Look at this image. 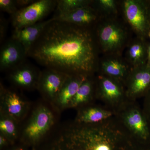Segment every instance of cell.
Segmentation results:
<instances>
[{
  "label": "cell",
  "instance_id": "obj_20",
  "mask_svg": "<svg viewBox=\"0 0 150 150\" xmlns=\"http://www.w3.org/2000/svg\"><path fill=\"white\" fill-rule=\"evenodd\" d=\"M92 6L101 17L117 16L120 12V3L116 0H94Z\"/></svg>",
  "mask_w": 150,
  "mask_h": 150
},
{
  "label": "cell",
  "instance_id": "obj_16",
  "mask_svg": "<svg viewBox=\"0 0 150 150\" xmlns=\"http://www.w3.org/2000/svg\"><path fill=\"white\" fill-rule=\"evenodd\" d=\"M51 19L28 25L21 29L14 30L11 38L17 40L28 53L31 46L40 36L44 27Z\"/></svg>",
  "mask_w": 150,
  "mask_h": 150
},
{
  "label": "cell",
  "instance_id": "obj_9",
  "mask_svg": "<svg viewBox=\"0 0 150 150\" xmlns=\"http://www.w3.org/2000/svg\"><path fill=\"white\" fill-rule=\"evenodd\" d=\"M131 68L122 55H103L100 59L98 73L124 84Z\"/></svg>",
  "mask_w": 150,
  "mask_h": 150
},
{
  "label": "cell",
  "instance_id": "obj_23",
  "mask_svg": "<svg viewBox=\"0 0 150 150\" xmlns=\"http://www.w3.org/2000/svg\"><path fill=\"white\" fill-rule=\"evenodd\" d=\"M0 9L12 16L16 13L19 9L17 6L16 0H1Z\"/></svg>",
  "mask_w": 150,
  "mask_h": 150
},
{
  "label": "cell",
  "instance_id": "obj_13",
  "mask_svg": "<svg viewBox=\"0 0 150 150\" xmlns=\"http://www.w3.org/2000/svg\"><path fill=\"white\" fill-rule=\"evenodd\" d=\"M53 18L79 26L95 27L101 17L91 4L67 13L57 14Z\"/></svg>",
  "mask_w": 150,
  "mask_h": 150
},
{
  "label": "cell",
  "instance_id": "obj_21",
  "mask_svg": "<svg viewBox=\"0 0 150 150\" xmlns=\"http://www.w3.org/2000/svg\"><path fill=\"white\" fill-rule=\"evenodd\" d=\"M93 0H57L58 14L70 12L78 8L91 6Z\"/></svg>",
  "mask_w": 150,
  "mask_h": 150
},
{
  "label": "cell",
  "instance_id": "obj_12",
  "mask_svg": "<svg viewBox=\"0 0 150 150\" xmlns=\"http://www.w3.org/2000/svg\"><path fill=\"white\" fill-rule=\"evenodd\" d=\"M10 71L9 79L22 88H37L41 71L32 65L23 62Z\"/></svg>",
  "mask_w": 150,
  "mask_h": 150
},
{
  "label": "cell",
  "instance_id": "obj_7",
  "mask_svg": "<svg viewBox=\"0 0 150 150\" xmlns=\"http://www.w3.org/2000/svg\"><path fill=\"white\" fill-rule=\"evenodd\" d=\"M124 86L129 101L144 98L150 90V66L146 64L131 68Z\"/></svg>",
  "mask_w": 150,
  "mask_h": 150
},
{
  "label": "cell",
  "instance_id": "obj_28",
  "mask_svg": "<svg viewBox=\"0 0 150 150\" xmlns=\"http://www.w3.org/2000/svg\"><path fill=\"white\" fill-rule=\"evenodd\" d=\"M146 64L150 66V42L149 41L147 46V58Z\"/></svg>",
  "mask_w": 150,
  "mask_h": 150
},
{
  "label": "cell",
  "instance_id": "obj_17",
  "mask_svg": "<svg viewBox=\"0 0 150 150\" xmlns=\"http://www.w3.org/2000/svg\"><path fill=\"white\" fill-rule=\"evenodd\" d=\"M115 115L114 112L105 107L88 106L79 110L76 118V123L80 124H96L107 120Z\"/></svg>",
  "mask_w": 150,
  "mask_h": 150
},
{
  "label": "cell",
  "instance_id": "obj_22",
  "mask_svg": "<svg viewBox=\"0 0 150 150\" xmlns=\"http://www.w3.org/2000/svg\"><path fill=\"white\" fill-rule=\"evenodd\" d=\"M13 119L6 115L2 116L0 121L1 134L7 139H13L17 136V129Z\"/></svg>",
  "mask_w": 150,
  "mask_h": 150
},
{
  "label": "cell",
  "instance_id": "obj_25",
  "mask_svg": "<svg viewBox=\"0 0 150 150\" xmlns=\"http://www.w3.org/2000/svg\"><path fill=\"white\" fill-rule=\"evenodd\" d=\"M8 28V21L1 15L0 18V42L3 43L6 35Z\"/></svg>",
  "mask_w": 150,
  "mask_h": 150
},
{
  "label": "cell",
  "instance_id": "obj_11",
  "mask_svg": "<svg viewBox=\"0 0 150 150\" xmlns=\"http://www.w3.org/2000/svg\"><path fill=\"white\" fill-rule=\"evenodd\" d=\"M68 76L56 70L46 68L40 72L37 88L45 97L56 100Z\"/></svg>",
  "mask_w": 150,
  "mask_h": 150
},
{
  "label": "cell",
  "instance_id": "obj_26",
  "mask_svg": "<svg viewBox=\"0 0 150 150\" xmlns=\"http://www.w3.org/2000/svg\"><path fill=\"white\" fill-rule=\"evenodd\" d=\"M35 1L34 0H16V3L18 8H20V9H21L29 6Z\"/></svg>",
  "mask_w": 150,
  "mask_h": 150
},
{
  "label": "cell",
  "instance_id": "obj_18",
  "mask_svg": "<svg viewBox=\"0 0 150 150\" xmlns=\"http://www.w3.org/2000/svg\"><path fill=\"white\" fill-rule=\"evenodd\" d=\"M88 77L79 75L68 76L55 100L58 105L62 108L69 107L79 88Z\"/></svg>",
  "mask_w": 150,
  "mask_h": 150
},
{
  "label": "cell",
  "instance_id": "obj_4",
  "mask_svg": "<svg viewBox=\"0 0 150 150\" xmlns=\"http://www.w3.org/2000/svg\"><path fill=\"white\" fill-rule=\"evenodd\" d=\"M115 115L131 137L142 143L150 142V129L142 108L136 101H128Z\"/></svg>",
  "mask_w": 150,
  "mask_h": 150
},
{
  "label": "cell",
  "instance_id": "obj_29",
  "mask_svg": "<svg viewBox=\"0 0 150 150\" xmlns=\"http://www.w3.org/2000/svg\"><path fill=\"white\" fill-rule=\"evenodd\" d=\"M148 38H149V40L150 42V29L149 31V33H148Z\"/></svg>",
  "mask_w": 150,
  "mask_h": 150
},
{
  "label": "cell",
  "instance_id": "obj_30",
  "mask_svg": "<svg viewBox=\"0 0 150 150\" xmlns=\"http://www.w3.org/2000/svg\"><path fill=\"white\" fill-rule=\"evenodd\" d=\"M16 150H22L21 149H17Z\"/></svg>",
  "mask_w": 150,
  "mask_h": 150
},
{
  "label": "cell",
  "instance_id": "obj_24",
  "mask_svg": "<svg viewBox=\"0 0 150 150\" xmlns=\"http://www.w3.org/2000/svg\"><path fill=\"white\" fill-rule=\"evenodd\" d=\"M143 98V107L142 108L150 129V90Z\"/></svg>",
  "mask_w": 150,
  "mask_h": 150
},
{
  "label": "cell",
  "instance_id": "obj_8",
  "mask_svg": "<svg viewBox=\"0 0 150 150\" xmlns=\"http://www.w3.org/2000/svg\"><path fill=\"white\" fill-rule=\"evenodd\" d=\"M54 122L51 110L45 106H40L33 112L25 129L24 137L30 142H37L49 131Z\"/></svg>",
  "mask_w": 150,
  "mask_h": 150
},
{
  "label": "cell",
  "instance_id": "obj_10",
  "mask_svg": "<svg viewBox=\"0 0 150 150\" xmlns=\"http://www.w3.org/2000/svg\"><path fill=\"white\" fill-rule=\"evenodd\" d=\"M27 53L20 42L11 38L4 42L0 51L1 71H10L25 62Z\"/></svg>",
  "mask_w": 150,
  "mask_h": 150
},
{
  "label": "cell",
  "instance_id": "obj_19",
  "mask_svg": "<svg viewBox=\"0 0 150 150\" xmlns=\"http://www.w3.org/2000/svg\"><path fill=\"white\" fill-rule=\"evenodd\" d=\"M96 98V83L93 76L87 78L81 84L70 103L69 108L81 106Z\"/></svg>",
  "mask_w": 150,
  "mask_h": 150
},
{
  "label": "cell",
  "instance_id": "obj_5",
  "mask_svg": "<svg viewBox=\"0 0 150 150\" xmlns=\"http://www.w3.org/2000/svg\"><path fill=\"white\" fill-rule=\"evenodd\" d=\"M96 98L115 114L129 100L124 84L120 81L98 74L96 78Z\"/></svg>",
  "mask_w": 150,
  "mask_h": 150
},
{
  "label": "cell",
  "instance_id": "obj_27",
  "mask_svg": "<svg viewBox=\"0 0 150 150\" xmlns=\"http://www.w3.org/2000/svg\"><path fill=\"white\" fill-rule=\"evenodd\" d=\"M6 139H7L6 137H5L2 134H1V136H0V145H1V146H2L6 144Z\"/></svg>",
  "mask_w": 150,
  "mask_h": 150
},
{
  "label": "cell",
  "instance_id": "obj_1",
  "mask_svg": "<svg viewBox=\"0 0 150 150\" xmlns=\"http://www.w3.org/2000/svg\"><path fill=\"white\" fill-rule=\"evenodd\" d=\"M94 28L52 18L28 56L45 68L69 76H93L98 71L100 53Z\"/></svg>",
  "mask_w": 150,
  "mask_h": 150
},
{
  "label": "cell",
  "instance_id": "obj_2",
  "mask_svg": "<svg viewBox=\"0 0 150 150\" xmlns=\"http://www.w3.org/2000/svg\"><path fill=\"white\" fill-rule=\"evenodd\" d=\"M94 29L103 55H122L132 39L131 29L118 16L101 17Z\"/></svg>",
  "mask_w": 150,
  "mask_h": 150
},
{
  "label": "cell",
  "instance_id": "obj_15",
  "mask_svg": "<svg viewBox=\"0 0 150 150\" xmlns=\"http://www.w3.org/2000/svg\"><path fill=\"white\" fill-rule=\"evenodd\" d=\"M149 41L136 36L130 40L124 58L132 68L146 64Z\"/></svg>",
  "mask_w": 150,
  "mask_h": 150
},
{
  "label": "cell",
  "instance_id": "obj_3",
  "mask_svg": "<svg viewBox=\"0 0 150 150\" xmlns=\"http://www.w3.org/2000/svg\"><path fill=\"white\" fill-rule=\"evenodd\" d=\"M122 18L136 37L149 41L150 0L119 1Z\"/></svg>",
  "mask_w": 150,
  "mask_h": 150
},
{
  "label": "cell",
  "instance_id": "obj_6",
  "mask_svg": "<svg viewBox=\"0 0 150 150\" xmlns=\"http://www.w3.org/2000/svg\"><path fill=\"white\" fill-rule=\"evenodd\" d=\"M57 5V0H39L19 9L16 13L11 16V23L14 29H21L42 21L56 8Z\"/></svg>",
  "mask_w": 150,
  "mask_h": 150
},
{
  "label": "cell",
  "instance_id": "obj_14",
  "mask_svg": "<svg viewBox=\"0 0 150 150\" xmlns=\"http://www.w3.org/2000/svg\"><path fill=\"white\" fill-rule=\"evenodd\" d=\"M2 107L6 115L14 120H18L24 115L26 110L25 101L15 92L1 87Z\"/></svg>",
  "mask_w": 150,
  "mask_h": 150
}]
</instances>
